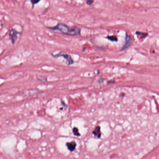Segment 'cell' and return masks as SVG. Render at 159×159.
Instances as JSON below:
<instances>
[{"instance_id": "obj_10", "label": "cell", "mask_w": 159, "mask_h": 159, "mask_svg": "<svg viewBox=\"0 0 159 159\" xmlns=\"http://www.w3.org/2000/svg\"><path fill=\"white\" fill-rule=\"evenodd\" d=\"M136 34L137 35H143V36H145V37H147L148 35V34H145V33H144L140 32H139V31L136 32Z\"/></svg>"}, {"instance_id": "obj_11", "label": "cell", "mask_w": 159, "mask_h": 159, "mask_svg": "<svg viewBox=\"0 0 159 159\" xmlns=\"http://www.w3.org/2000/svg\"><path fill=\"white\" fill-rule=\"evenodd\" d=\"M93 2H94L93 0H87V4L88 5H91L93 4Z\"/></svg>"}, {"instance_id": "obj_1", "label": "cell", "mask_w": 159, "mask_h": 159, "mask_svg": "<svg viewBox=\"0 0 159 159\" xmlns=\"http://www.w3.org/2000/svg\"><path fill=\"white\" fill-rule=\"evenodd\" d=\"M48 28L54 31H58L63 35L72 36L80 35L81 30L78 27H69L62 23H59L55 26L48 27Z\"/></svg>"}, {"instance_id": "obj_5", "label": "cell", "mask_w": 159, "mask_h": 159, "mask_svg": "<svg viewBox=\"0 0 159 159\" xmlns=\"http://www.w3.org/2000/svg\"><path fill=\"white\" fill-rule=\"evenodd\" d=\"M66 146L70 151L72 152L75 150L76 147V143L75 141L72 140V142H68L66 143Z\"/></svg>"}, {"instance_id": "obj_2", "label": "cell", "mask_w": 159, "mask_h": 159, "mask_svg": "<svg viewBox=\"0 0 159 159\" xmlns=\"http://www.w3.org/2000/svg\"><path fill=\"white\" fill-rule=\"evenodd\" d=\"M52 56L54 58H58V57H63L64 59L66 61V63L68 65H71L74 63V61L73 60L72 58L70 55H68L67 53L64 52H60L56 54V55H52Z\"/></svg>"}, {"instance_id": "obj_6", "label": "cell", "mask_w": 159, "mask_h": 159, "mask_svg": "<svg viewBox=\"0 0 159 159\" xmlns=\"http://www.w3.org/2000/svg\"><path fill=\"white\" fill-rule=\"evenodd\" d=\"M92 134H93L96 137H97V138H101V128H100V127L99 126L96 127L94 130L93 131V132H92Z\"/></svg>"}, {"instance_id": "obj_4", "label": "cell", "mask_w": 159, "mask_h": 159, "mask_svg": "<svg viewBox=\"0 0 159 159\" xmlns=\"http://www.w3.org/2000/svg\"><path fill=\"white\" fill-rule=\"evenodd\" d=\"M133 43V40L131 36L128 34H126L125 37V41L124 43L123 47H122L120 50L121 51H124L125 50L127 49L131 45V44Z\"/></svg>"}, {"instance_id": "obj_14", "label": "cell", "mask_w": 159, "mask_h": 159, "mask_svg": "<svg viewBox=\"0 0 159 159\" xmlns=\"http://www.w3.org/2000/svg\"></svg>"}, {"instance_id": "obj_7", "label": "cell", "mask_w": 159, "mask_h": 159, "mask_svg": "<svg viewBox=\"0 0 159 159\" xmlns=\"http://www.w3.org/2000/svg\"><path fill=\"white\" fill-rule=\"evenodd\" d=\"M72 132L74 136H81V134L79 132V130L76 127L73 128L72 129Z\"/></svg>"}, {"instance_id": "obj_13", "label": "cell", "mask_w": 159, "mask_h": 159, "mask_svg": "<svg viewBox=\"0 0 159 159\" xmlns=\"http://www.w3.org/2000/svg\"><path fill=\"white\" fill-rule=\"evenodd\" d=\"M111 83H113V84H114L115 83V82L113 81H109L108 82V84H111Z\"/></svg>"}, {"instance_id": "obj_8", "label": "cell", "mask_w": 159, "mask_h": 159, "mask_svg": "<svg viewBox=\"0 0 159 159\" xmlns=\"http://www.w3.org/2000/svg\"><path fill=\"white\" fill-rule=\"evenodd\" d=\"M106 38L108 40H110L111 41H118V38L116 36L112 35V36H107Z\"/></svg>"}, {"instance_id": "obj_3", "label": "cell", "mask_w": 159, "mask_h": 159, "mask_svg": "<svg viewBox=\"0 0 159 159\" xmlns=\"http://www.w3.org/2000/svg\"><path fill=\"white\" fill-rule=\"evenodd\" d=\"M20 34V33L18 32L15 29H13L10 30L9 33V37L12 43L14 44L15 43L17 39L18 35Z\"/></svg>"}, {"instance_id": "obj_12", "label": "cell", "mask_w": 159, "mask_h": 159, "mask_svg": "<svg viewBox=\"0 0 159 159\" xmlns=\"http://www.w3.org/2000/svg\"><path fill=\"white\" fill-rule=\"evenodd\" d=\"M104 80L103 79L100 78L99 80H98V82H99V84H100H100H101V83H102V82H103V81H104V80Z\"/></svg>"}, {"instance_id": "obj_9", "label": "cell", "mask_w": 159, "mask_h": 159, "mask_svg": "<svg viewBox=\"0 0 159 159\" xmlns=\"http://www.w3.org/2000/svg\"><path fill=\"white\" fill-rule=\"evenodd\" d=\"M41 1V0H30V3L33 6L38 4Z\"/></svg>"}]
</instances>
